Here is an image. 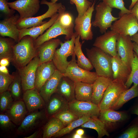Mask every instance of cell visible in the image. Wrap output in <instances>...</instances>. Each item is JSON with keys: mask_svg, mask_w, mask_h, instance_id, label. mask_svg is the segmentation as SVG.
Returning a JSON list of instances; mask_svg holds the SVG:
<instances>
[{"mask_svg": "<svg viewBox=\"0 0 138 138\" xmlns=\"http://www.w3.org/2000/svg\"><path fill=\"white\" fill-rule=\"evenodd\" d=\"M34 41L31 37L27 35L14 45L11 62L17 70L26 65L38 56V48L35 47Z\"/></svg>", "mask_w": 138, "mask_h": 138, "instance_id": "cell-1", "label": "cell"}, {"mask_svg": "<svg viewBox=\"0 0 138 138\" xmlns=\"http://www.w3.org/2000/svg\"><path fill=\"white\" fill-rule=\"evenodd\" d=\"M87 55L99 76H103L112 79V56L100 49L94 47L86 49Z\"/></svg>", "mask_w": 138, "mask_h": 138, "instance_id": "cell-2", "label": "cell"}, {"mask_svg": "<svg viewBox=\"0 0 138 138\" xmlns=\"http://www.w3.org/2000/svg\"><path fill=\"white\" fill-rule=\"evenodd\" d=\"M131 114L128 110L117 111L109 109L100 111L98 118L109 133L125 125L130 119Z\"/></svg>", "mask_w": 138, "mask_h": 138, "instance_id": "cell-3", "label": "cell"}, {"mask_svg": "<svg viewBox=\"0 0 138 138\" xmlns=\"http://www.w3.org/2000/svg\"><path fill=\"white\" fill-rule=\"evenodd\" d=\"M48 118L45 108L29 113L17 130V135H25L43 126Z\"/></svg>", "mask_w": 138, "mask_h": 138, "instance_id": "cell-4", "label": "cell"}, {"mask_svg": "<svg viewBox=\"0 0 138 138\" xmlns=\"http://www.w3.org/2000/svg\"><path fill=\"white\" fill-rule=\"evenodd\" d=\"M78 36L75 32L71 39L62 42L60 48L55 51L52 61L56 69L62 73H65L70 63L67 57L74 53L75 40Z\"/></svg>", "mask_w": 138, "mask_h": 138, "instance_id": "cell-5", "label": "cell"}, {"mask_svg": "<svg viewBox=\"0 0 138 138\" xmlns=\"http://www.w3.org/2000/svg\"><path fill=\"white\" fill-rule=\"evenodd\" d=\"M40 4L47 5L48 7L47 11L42 15L36 17L22 19L20 18L17 24L19 30L39 26L45 23L47 21L43 20L47 18H51L57 13L59 9L62 5L61 3H53L46 0H42Z\"/></svg>", "mask_w": 138, "mask_h": 138, "instance_id": "cell-6", "label": "cell"}, {"mask_svg": "<svg viewBox=\"0 0 138 138\" xmlns=\"http://www.w3.org/2000/svg\"><path fill=\"white\" fill-rule=\"evenodd\" d=\"M64 75L75 83L82 82L90 84H93L99 76L96 72H90L79 66L74 53Z\"/></svg>", "mask_w": 138, "mask_h": 138, "instance_id": "cell-7", "label": "cell"}, {"mask_svg": "<svg viewBox=\"0 0 138 138\" xmlns=\"http://www.w3.org/2000/svg\"><path fill=\"white\" fill-rule=\"evenodd\" d=\"M125 84L121 80H113L105 91L103 98L98 105L100 111L110 109L122 93L128 89Z\"/></svg>", "mask_w": 138, "mask_h": 138, "instance_id": "cell-8", "label": "cell"}, {"mask_svg": "<svg viewBox=\"0 0 138 138\" xmlns=\"http://www.w3.org/2000/svg\"><path fill=\"white\" fill-rule=\"evenodd\" d=\"M112 8L102 2H99L95 6V18L92 25L95 27H98L102 34L106 32L108 29L111 27L113 21L119 18L112 16Z\"/></svg>", "mask_w": 138, "mask_h": 138, "instance_id": "cell-9", "label": "cell"}, {"mask_svg": "<svg viewBox=\"0 0 138 138\" xmlns=\"http://www.w3.org/2000/svg\"><path fill=\"white\" fill-rule=\"evenodd\" d=\"M96 2V0L94 1L82 16L80 17H77L75 19L74 30L83 41L91 40L93 39V34L91 30V21Z\"/></svg>", "mask_w": 138, "mask_h": 138, "instance_id": "cell-10", "label": "cell"}, {"mask_svg": "<svg viewBox=\"0 0 138 138\" xmlns=\"http://www.w3.org/2000/svg\"><path fill=\"white\" fill-rule=\"evenodd\" d=\"M110 28L119 34L131 37L138 31V20L131 13H126L119 17Z\"/></svg>", "mask_w": 138, "mask_h": 138, "instance_id": "cell-11", "label": "cell"}, {"mask_svg": "<svg viewBox=\"0 0 138 138\" xmlns=\"http://www.w3.org/2000/svg\"><path fill=\"white\" fill-rule=\"evenodd\" d=\"M74 33L73 28H66L63 27L60 24L57 18L45 32L34 40V44L38 48L45 42L62 35H65V38L66 40H69L72 37Z\"/></svg>", "mask_w": 138, "mask_h": 138, "instance_id": "cell-12", "label": "cell"}, {"mask_svg": "<svg viewBox=\"0 0 138 138\" xmlns=\"http://www.w3.org/2000/svg\"><path fill=\"white\" fill-rule=\"evenodd\" d=\"M132 41L130 36L119 34L116 44L117 53L123 63L131 70V64L134 57L133 42Z\"/></svg>", "mask_w": 138, "mask_h": 138, "instance_id": "cell-13", "label": "cell"}, {"mask_svg": "<svg viewBox=\"0 0 138 138\" xmlns=\"http://www.w3.org/2000/svg\"><path fill=\"white\" fill-rule=\"evenodd\" d=\"M68 109L79 118L83 116L98 117L100 110L98 105L91 101L76 99L68 102Z\"/></svg>", "mask_w": 138, "mask_h": 138, "instance_id": "cell-14", "label": "cell"}, {"mask_svg": "<svg viewBox=\"0 0 138 138\" xmlns=\"http://www.w3.org/2000/svg\"><path fill=\"white\" fill-rule=\"evenodd\" d=\"M39 62L38 55L26 65L18 70L21 78L24 91L35 88L36 73Z\"/></svg>", "mask_w": 138, "mask_h": 138, "instance_id": "cell-15", "label": "cell"}, {"mask_svg": "<svg viewBox=\"0 0 138 138\" xmlns=\"http://www.w3.org/2000/svg\"><path fill=\"white\" fill-rule=\"evenodd\" d=\"M119 35V33L113 30L108 31L97 37L93 45L114 57L117 54L116 44Z\"/></svg>", "mask_w": 138, "mask_h": 138, "instance_id": "cell-16", "label": "cell"}, {"mask_svg": "<svg viewBox=\"0 0 138 138\" xmlns=\"http://www.w3.org/2000/svg\"><path fill=\"white\" fill-rule=\"evenodd\" d=\"M7 3L10 8L18 12L21 19L32 17L40 7L39 0H16Z\"/></svg>", "mask_w": 138, "mask_h": 138, "instance_id": "cell-17", "label": "cell"}, {"mask_svg": "<svg viewBox=\"0 0 138 138\" xmlns=\"http://www.w3.org/2000/svg\"><path fill=\"white\" fill-rule=\"evenodd\" d=\"M20 18L18 14L6 17L0 21V35L13 39L16 43L19 41V30L17 26Z\"/></svg>", "mask_w": 138, "mask_h": 138, "instance_id": "cell-18", "label": "cell"}, {"mask_svg": "<svg viewBox=\"0 0 138 138\" xmlns=\"http://www.w3.org/2000/svg\"><path fill=\"white\" fill-rule=\"evenodd\" d=\"M22 100L28 113L45 108V102L39 91L35 88L24 91Z\"/></svg>", "mask_w": 138, "mask_h": 138, "instance_id": "cell-19", "label": "cell"}, {"mask_svg": "<svg viewBox=\"0 0 138 138\" xmlns=\"http://www.w3.org/2000/svg\"><path fill=\"white\" fill-rule=\"evenodd\" d=\"M62 42L59 39H52L45 42L38 48L39 65L52 61L56 48Z\"/></svg>", "mask_w": 138, "mask_h": 138, "instance_id": "cell-20", "label": "cell"}, {"mask_svg": "<svg viewBox=\"0 0 138 138\" xmlns=\"http://www.w3.org/2000/svg\"><path fill=\"white\" fill-rule=\"evenodd\" d=\"M56 69L52 61L39 65L36 73L35 88L39 91L45 82L51 77Z\"/></svg>", "mask_w": 138, "mask_h": 138, "instance_id": "cell-21", "label": "cell"}, {"mask_svg": "<svg viewBox=\"0 0 138 138\" xmlns=\"http://www.w3.org/2000/svg\"><path fill=\"white\" fill-rule=\"evenodd\" d=\"M63 76L64 74L56 69L40 89L39 93L46 104L48 102L52 95L56 93L60 80Z\"/></svg>", "mask_w": 138, "mask_h": 138, "instance_id": "cell-22", "label": "cell"}, {"mask_svg": "<svg viewBox=\"0 0 138 138\" xmlns=\"http://www.w3.org/2000/svg\"><path fill=\"white\" fill-rule=\"evenodd\" d=\"M5 112L11 120L17 126H19L28 113L22 99L14 101L11 107Z\"/></svg>", "mask_w": 138, "mask_h": 138, "instance_id": "cell-23", "label": "cell"}, {"mask_svg": "<svg viewBox=\"0 0 138 138\" xmlns=\"http://www.w3.org/2000/svg\"><path fill=\"white\" fill-rule=\"evenodd\" d=\"M51 97L46 104L45 110L48 118H51L57 113L68 109V102L58 94L55 93Z\"/></svg>", "mask_w": 138, "mask_h": 138, "instance_id": "cell-24", "label": "cell"}, {"mask_svg": "<svg viewBox=\"0 0 138 138\" xmlns=\"http://www.w3.org/2000/svg\"><path fill=\"white\" fill-rule=\"evenodd\" d=\"M113 80L109 78L98 76L93 84L92 102L98 105L103 98L105 91Z\"/></svg>", "mask_w": 138, "mask_h": 138, "instance_id": "cell-25", "label": "cell"}, {"mask_svg": "<svg viewBox=\"0 0 138 138\" xmlns=\"http://www.w3.org/2000/svg\"><path fill=\"white\" fill-rule=\"evenodd\" d=\"M56 93L68 102L75 99V82L68 77H62L60 80Z\"/></svg>", "mask_w": 138, "mask_h": 138, "instance_id": "cell-26", "label": "cell"}, {"mask_svg": "<svg viewBox=\"0 0 138 138\" xmlns=\"http://www.w3.org/2000/svg\"><path fill=\"white\" fill-rule=\"evenodd\" d=\"M58 16L57 13L51 17L49 21L41 26L19 30V41L23 37L27 35L31 37L34 40L36 39L54 23Z\"/></svg>", "mask_w": 138, "mask_h": 138, "instance_id": "cell-27", "label": "cell"}, {"mask_svg": "<svg viewBox=\"0 0 138 138\" xmlns=\"http://www.w3.org/2000/svg\"><path fill=\"white\" fill-rule=\"evenodd\" d=\"M112 68L113 73V80L119 79L125 83L131 70L128 68L124 64L118 53L116 56L112 57Z\"/></svg>", "mask_w": 138, "mask_h": 138, "instance_id": "cell-28", "label": "cell"}, {"mask_svg": "<svg viewBox=\"0 0 138 138\" xmlns=\"http://www.w3.org/2000/svg\"><path fill=\"white\" fill-rule=\"evenodd\" d=\"M75 96L76 99L91 101L93 92V85L82 82L75 83Z\"/></svg>", "mask_w": 138, "mask_h": 138, "instance_id": "cell-29", "label": "cell"}, {"mask_svg": "<svg viewBox=\"0 0 138 138\" xmlns=\"http://www.w3.org/2000/svg\"><path fill=\"white\" fill-rule=\"evenodd\" d=\"M80 36L78 35L75 40L74 52L77 58L76 62L78 65L85 70L90 71L94 67L88 58H87L83 52L82 44L80 41Z\"/></svg>", "mask_w": 138, "mask_h": 138, "instance_id": "cell-30", "label": "cell"}, {"mask_svg": "<svg viewBox=\"0 0 138 138\" xmlns=\"http://www.w3.org/2000/svg\"><path fill=\"white\" fill-rule=\"evenodd\" d=\"M65 127L62 122L53 117L49 119L43 126L42 138H51Z\"/></svg>", "mask_w": 138, "mask_h": 138, "instance_id": "cell-31", "label": "cell"}, {"mask_svg": "<svg viewBox=\"0 0 138 138\" xmlns=\"http://www.w3.org/2000/svg\"><path fill=\"white\" fill-rule=\"evenodd\" d=\"M138 97V85H133L123 92L110 109L117 110L131 99Z\"/></svg>", "mask_w": 138, "mask_h": 138, "instance_id": "cell-32", "label": "cell"}, {"mask_svg": "<svg viewBox=\"0 0 138 138\" xmlns=\"http://www.w3.org/2000/svg\"><path fill=\"white\" fill-rule=\"evenodd\" d=\"M81 126L83 128L95 130L98 133V138H101L105 136H109V133L106 130L104 124L98 117H90L88 121Z\"/></svg>", "mask_w": 138, "mask_h": 138, "instance_id": "cell-33", "label": "cell"}, {"mask_svg": "<svg viewBox=\"0 0 138 138\" xmlns=\"http://www.w3.org/2000/svg\"><path fill=\"white\" fill-rule=\"evenodd\" d=\"M17 126L5 112H0V128L3 134L9 137L13 134L17 135Z\"/></svg>", "mask_w": 138, "mask_h": 138, "instance_id": "cell-34", "label": "cell"}, {"mask_svg": "<svg viewBox=\"0 0 138 138\" xmlns=\"http://www.w3.org/2000/svg\"><path fill=\"white\" fill-rule=\"evenodd\" d=\"M12 38L0 37V59L4 58L8 59L10 62L13 54V47L16 44Z\"/></svg>", "mask_w": 138, "mask_h": 138, "instance_id": "cell-35", "label": "cell"}, {"mask_svg": "<svg viewBox=\"0 0 138 138\" xmlns=\"http://www.w3.org/2000/svg\"><path fill=\"white\" fill-rule=\"evenodd\" d=\"M15 77L8 90L14 101L22 99L24 91L21 79L18 72H15Z\"/></svg>", "mask_w": 138, "mask_h": 138, "instance_id": "cell-36", "label": "cell"}, {"mask_svg": "<svg viewBox=\"0 0 138 138\" xmlns=\"http://www.w3.org/2000/svg\"><path fill=\"white\" fill-rule=\"evenodd\" d=\"M116 137L138 138V116L132 120Z\"/></svg>", "mask_w": 138, "mask_h": 138, "instance_id": "cell-37", "label": "cell"}, {"mask_svg": "<svg viewBox=\"0 0 138 138\" xmlns=\"http://www.w3.org/2000/svg\"><path fill=\"white\" fill-rule=\"evenodd\" d=\"M90 117L89 116H83L79 117L62 129L52 137H60L66 134L69 133L74 129L81 126L88 121Z\"/></svg>", "mask_w": 138, "mask_h": 138, "instance_id": "cell-38", "label": "cell"}, {"mask_svg": "<svg viewBox=\"0 0 138 138\" xmlns=\"http://www.w3.org/2000/svg\"><path fill=\"white\" fill-rule=\"evenodd\" d=\"M65 6L62 5L58 10V19L60 24L64 27L68 28H73L74 25L73 19L71 15L65 12Z\"/></svg>", "mask_w": 138, "mask_h": 138, "instance_id": "cell-39", "label": "cell"}, {"mask_svg": "<svg viewBox=\"0 0 138 138\" xmlns=\"http://www.w3.org/2000/svg\"><path fill=\"white\" fill-rule=\"evenodd\" d=\"M134 57L131 66V70L129 77L125 83L126 86L129 89L132 83L133 85H138V58L134 52Z\"/></svg>", "mask_w": 138, "mask_h": 138, "instance_id": "cell-40", "label": "cell"}, {"mask_svg": "<svg viewBox=\"0 0 138 138\" xmlns=\"http://www.w3.org/2000/svg\"><path fill=\"white\" fill-rule=\"evenodd\" d=\"M52 117H55L59 120L65 126L79 118L69 109L60 111Z\"/></svg>", "mask_w": 138, "mask_h": 138, "instance_id": "cell-41", "label": "cell"}, {"mask_svg": "<svg viewBox=\"0 0 138 138\" xmlns=\"http://www.w3.org/2000/svg\"><path fill=\"white\" fill-rule=\"evenodd\" d=\"M14 101L8 90L0 93V112H4L8 109L12 105Z\"/></svg>", "mask_w": 138, "mask_h": 138, "instance_id": "cell-42", "label": "cell"}, {"mask_svg": "<svg viewBox=\"0 0 138 138\" xmlns=\"http://www.w3.org/2000/svg\"><path fill=\"white\" fill-rule=\"evenodd\" d=\"M102 1L106 5L111 8L119 9L120 11L119 13V17L124 14L131 13V10L127 9L124 5L123 0H99Z\"/></svg>", "mask_w": 138, "mask_h": 138, "instance_id": "cell-43", "label": "cell"}, {"mask_svg": "<svg viewBox=\"0 0 138 138\" xmlns=\"http://www.w3.org/2000/svg\"><path fill=\"white\" fill-rule=\"evenodd\" d=\"M71 4H75L78 17L82 16L92 5L93 1L88 0H69Z\"/></svg>", "mask_w": 138, "mask_h": 138, "instance_id": "cell-44", "label": "cell"}, {"mask_svg": "<svg viewBox=\"0 0 138 138\" xmlns=\"http://www.w3.org/2000/svg\"><path fill=\"white\" fill-rule=\"evenodd\" d=\"M14 77V72L10 74L0 72V93L8 90Z\"/></svg>", "mask_w": 138, "mask_h": 138, "instance_id": "cell-45", "label": "cell"}, {"mask_svg": "<svg viewBox=\"0 0 138 138\" xmlns=\"http://www.w3.org/2000/svg\"><path fill=\"white\" fill-rule=\"evenodd\" d=\"M6 0H0V12L7 17H9L14 15L15 10L10 8Z\"/></svg>", "mask_w": 138, "mask_h": 138, "instance_id": "cell-46", "label": "cell"}, {"mask_svg": "<svg viewBox=\"0 0 138 138\" xmlns=\"http://www.w3.org/2000/svg\"><path fill=\"white\" fill-rule=\"evenodd\" d=\"M136 98L134 103L128 110L131 114L138 116V97Z\"/></svg>", "mask_w": 138, "mask_h": 138, "instance_id": "cell-47", "label": "cell"}, {"mask_svg": "<svg viewBox=\"0 0 138 138\" xmlns=\"http://www.w3.org/2000/svg\"><path fill=\"white\" fill-rule=\"evenodd\" d=\"M43 126L38 129L34 132L32 134L24 138H42Z\"/></svg>", "mask_w": 138, "mask_h": 138, "instance_id": "cell-48", "label": "cell"}, {"mask_svg": "<svg viewBox=\"0 0 138 138\" xmlns=\"http://www.w3.org/2000/svg\"><path fill=\"white\" fill-rule=\"evenodd\" d=\"M130 10L131 13L135 16L138 20V0Z\"/></svg>", "mask_w": 138, "mask_h": 138, "instance_id": "cell-49", "label": "cell"}, {"mask_svg": "<svg viewBox=\"0 0 138 138\" xmlns=\"http://www.w3.org/2000/svg\"><path fill=\"white\" fill-rule=\"evenodd\" d=\"M10 61L8 58H4L0 59V65L1 66H8L9 65Z\"/></svg>", "mask_w": 138, "mask_h": 138, "instance_id": "cell-50", "label": "cell"}, {"mask_svg": "<svg viewBox=\"0 0 138 138\" xmlns=\"http://www.w3.org/2000/svg\"><path fill=\"white\" fill-rule=\"evenodd\" d=\"M0 72L5 74H9V71L6 66L0 65Z\"/></svg>", "mask_w": 138, "mask_h": 138, "instance_id": "cell-51", "label": "cell"}, {"mask_svg": "<svg viewBox=\"0 0 138 138\" xmlns=\"http://www.w3.org/2000/svg\"><path fill=\"white\" fill-rule=\"evenodd\" d=\"M131 40L138 44V33H136L131 37Z\"/></svg>", "mask_w": 138, "mask_h": 138, "instance_id": "cell-52", "label": "cell"}, {"mask_svg": "<svg viewBox=\"0 0 138 138\" xmlns=\"http://www.w3.org/2000/svg\"><path fill=\"white\" fill-rule=\"evenodd\" d=\"M133 45L134 51L138 58V44L134 42H133Z\"/></svg>", "mask_w": 138, "mask_h": 138, "instance_id": "cell-53", "label": "cell"}, {"mask_svg": "<svg viewBox=\"0 0 138 138\" xmlns=\"http://www.w3.org/2000/svg\"><path fill=\"white\" fill-rule=\"evenodd\" d=\"M75 133L79 135L83 136L84 133V131L83 129H79L76 130Z\"/></svg>", "mask_w": 138, "mask_h": 138, "instance_id": "cell-54", "label": "cell"}, {"mask_svg": "<svg viewBox=\"0 0 138 138\" xmlns=\"http://www.w3.org/2000/svg\"><path fill=\"white\" fill-rule=\"evenodd\" d=\"M85 137L84 135H81L75 133L72 135L71 137L72 138H85Z\"/></svg>", "mask_w": 138, "mask_h": 138, "instance_id": "cell-55", "label": "cell"}, {"mask_svg": "<svg viewBox=\"0 0 138 138\" xmlns=\"http://www.w3.org/2000/svg\"><path fill=\"white\" fill-rule=\"evenodd\" d=\"M138 0H131L132 2L131 3L129 8V10H130L132 8L135 3Z\"/></svg>", "mask_w": 138, "mask_h": 138, "instance_id": "cell-56", "label": "cell"}, {"mask_svg": "<svg viewBox=\"0 0 138 138\" xmlns=\"http://www.w3.org/2000/svg\"><path fill=\"white\" fill-rule=\"evenodd\" d=\"M58 0H51V2L53 3H56Z\"/></svg>", "mask_w": 138, "mask_h": 138, "instance_id": "cell-57", "label": "cell"}, {"mask_svg": "<svg viewBox=\"0 0 138 138\" xmlns=\"http://www.w3.org/2000/svg\"><path fill=\"white\" fill-rule=\"evenodd\" d=\"M89 0V1H92L93 0Z\"/></svg>", "mask_w": 138, "mask_h": 138, "instance_id": "cell-58", "label": "cell"}, {"mask_svg": "<svg viewBox=\"0 0 138 138\" xmlns=\"http://www.w3.org/2000/svg\"><path fill=\"white\" fill-rule=\"evenodd\" d=\"M8 2V1H9V0H6Z\"/></svg>", "mask_w": 138, "mask_h": 138, "instance_id": "cell-59", "label": "cell"}]
</instances>
